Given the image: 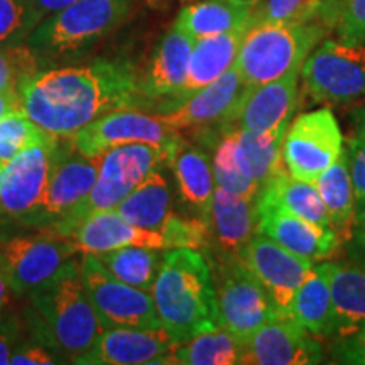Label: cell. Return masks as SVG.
Listing matches in <instances>:
<instances>
[{
    "label": "cell",
    "instance_id": "cell-48",
    "mask_svg": "<svg viewBox=\"0 0 365 365\" xmlns=\"http://www.w3.org/2000/svg\"><path fill=\"white\" fill-rule=\"evenodd\" d=\"M22 108L21 97L17 91L12 90H0V118L6 117L7 113Z\"/></svg>",
    "mask_w": 365,
    "mask_h": 365
},
{
    "label": "cell",
    "instance_id": "cell-31",
    "mask_svg": "<svg viewBox=\"0 0 365 365\" xmlns=\"http://www.w3.org/2000/svg\"><path fill=\"white\" fill-rule=\"evenodd\" d=\"M257 198L279 205L281 208L304 218L309 223L331 230L325 203L314 182L298 180L287 171H282L264 186Z\"/></svg>",
    "mask_w": 365,
    "mask_h": 365
},
{
    "label": "cell",
    "instance_id": "cell-9",
    "mask_svg": "<svg viewBox=\"0 0 365 365\" xmlns=\"http://www.w3.org/2000/svg\"><path fill=\"white\" fill-rule=\"evenodd\" d=\"M76 254L78 249L70 237L58 234L51 228L0 239V257L7 274L9 287L17 298L29 296L41 284L51 279Z\"/></svg>",
    "mask_w": 365,
    "mask_h": 365
},
{
    "label": "cell",
    "instance_id": "cell-42",
    "mask_svg": "<svg viewBox=\"0 0 365 365\" xmlns=\"http://www.w3.org/2000/svg\"><path fill=\"white\" fill-rule=\"evenodd\" d=\"M65 362L56 350L46 341L38 333L31 331V339L22 340L17 346L16 352L12 354V365H46V364H59Z\"/></svg>",
    "mask_w": 365,
    "mask_h": 365
},
{
    "label": "cell",
    "instance_id": "cell-22",
    "mask_svg": "<svg viewBox=\"0 0 365 365\" xmlns=\"http://www.w3.org/2000/svg\"><path fill=\"white\" fill-rule=\"evenodd\" d=\"M235 65L223 73L220 78L195 91L171 110L159 113L163 122L175 130L202 129L210 124H220L245 90Z\"/></svg>",
    "mask_w": 365,
    "mask_h": 365
},
{
    "label": "cell",
    "instance_id": "cell-49",
    "mask_svg": "<svg viewBox=\"0 0 365 365\" xmlns=\"http://www.w3.org/2000/svg\"><path fill=\"white\" fill-rule=\"evenodd\" d=\"M75 2H78V0H34V6L38 9L41 17H48Z\"/></svg>",
    "mask_w": 365,
    "mask_h": 365
},
{
    "label": "cell",
    "instance_id": "cell-27",
    "mask_svg": "<svg viewBox=\"0 0 365 365\" xmlns=\"http://www.w3.org/2000/svg\"><path fill=\"white\" fill-rule=\"evenodd\" d=\"M314 186L325 203L333 234L336 235L340 244H346L352 237L357 220V203H355L354 182L345 148L340 158L317 178Z\"/></svg>",
    "mask_w": 365,
    "mask_h": 365
},
{
    "label": "cell",
    "instance_id": "cell-39",
    "mask_svg": "<svg viewBox=\"0 0 365 365\" xmlns=\"http://www.w3.org/2000/svg\"><path fill=\"white\" fill-rule=\"evenodd\" d=\"M39 71V59L27 44H0V90H19Z\"/></svg>",
    "mask_w": 365,
    "mask_h": 365
},
{
    "label": "cell",
    "instance_id": "cell-53",
    "mask_svg": "<svg viewBox=\"0 0 365 365\" xmlns=\"http://www.w3.org/2000/svg\"><path fill=\"white\" fill-rule=\"evenodd\" d=\"M2 176H4V166H0V182H2Z\"/></svg>",
    "mask_w": 365,
    "mask_h": 365
},
{
    "label": "cell",
    "instance_id": "cell-30",
    "mask_svg": "<svg viewBox=\"0 0 365 365\" xmlns=\"http://www.w3.org/2000/svg\"><path fill=\"white\" fill-rule=\"evenodd\" d=\"M132 225L159 232L171 213V190L163 173L156 170L144 178L115 208Z\"/></svg>",
    "mask_w": 365,
    "mask_h": 365
},
{
    "label": "cell",
    "instance_id": "cell-50",
    "mask_svg": "<svg viewBox=\"0 0 365 365\" xmlns=\"http://www.w3.org/2000/svg\"><path fill=\"white\" fill-rule=\"evenodd\" d=\"M11 293L12 291L11 287H9L6 269H4L2 257H0V318H2V314L7 312L9 301H11Z\"/></svg>",
    "mask_w": 365,
    "mask_h": 365
},
{
    "label": "cell",
    "instance_id": "cell-6",
    "mask_svg": "<svg viewBox=\"0 0 365 365\" xmlns=\"http://www.w3.org/2000/svg\"><path fill=\"white\" fill-rule=\"evenodd\" d=\"M134 0H78L34 27L27 46L38 59L71 56L88 49L129 17Z\"/></svg>",
    "mask_w": 365,
    "mask_h": 365
},
{
    "label": "cell",
    "instance_id": "cell-51",
    "mask_svg": "<svg viewBox=\"0 0 365 365\" xmlns=\"http://www.w3.org/2000/svg\"><path fill=\"white\" fill-rule=\"evenodd\" d=\"M354 115H355V125H357V132H362V134H365V103L355 110Z\"/></svg>",
    "mask_w": 365,
    "mask_h": 365
},
{
    "label": "cell",
    "instance_id": "cell-45",
    "mask_svg": "<svg viewBox=\"0 0 365 365\" xmlns=\"http://www.w3.org/2000/svg\"><path fill=\"white\" fill-rule=\"evenodd\" d=\"M331 357L339 364L365 365V325L345 336H335Z\"/></svg>",
    "mask_w": 365,
    "mask_h": 365
},
{
    "label": "cell",
    "instance_id": "cell-14",
    "mask_svg": "<svg viewBox=\"0 0 365 365\" xmlns=\"http://www.w3.org/2000/svg\"><path fill=\"white\" fill-rule=\"evenodd\" d=\"M59 143L61 137L51 135L43 143L21 150L4 166L0 182V220L12 222L39 202L51 180Z\"/></svg>",
    "mask_w": 365,
    "mask_h": 365
},
{
    "label": "cell",
    "instance_id": "cell-37",
    "mask_svg": "<svg viewBox=\"0 0 365 365\" xmlns=\"http://www.w3.org/2000/svg\"><path fill=\"white\" fill-rule=\"evenodd\" d=\"M41 21L34 0H0V44H27Z\"/></svg>",
    "mask_w": 365,
    "mask_h": 365
},
{
    "label": "cell",
    "instance_id": "cell-36",
    "mask_svg": "<svg viewBox=\"0 0 365 365\" xmlns=\"http://www.w3.org/2000/svg\"><path fill=\"white\" fill-rule=\"evenodd\" d=\"M53 134L27 115L24 108L0 118V166L11 163L21 150L49 139Z\"/></svg>",
    "mask_w": 365,
    "mask_h": 365
},
{
    "label": "cell",
    "instance_id": "cell-41",
    "mask_svg": "<svg viewBox=\"0 0 365 365\" xmlns=\"http://www.w3.org/2000/svg\"><path fill=\"white\" fill-rule=\"evenodd\" d=\"M339 41L365 46V0H349L335 26Z\"/></svg>",
    "mask_w": 365,
    "mask_h": 365
},
{
    "label": "cell",
    "instance_id": "cell-38",
    "mask_svg": "<svg viewBox=\"0 0 365 365\" xmlns=\"http://www.w3.org/2000/svg\"><path fill=\"white\" fill-rule=\"evenodd\" d=\"M323 0H255L249 24L254 22H318Z\"/></svg>",
    "mask_w": 365,
    "mask_h": 365
},
{
    "label": "cell",
    "instance_id": "cell-17",
    "mask_svg": "<svg viewBox=\"0 0 365 365\" xmlns=\"http://www.w3.org/2000/svg\"><path fill=\"white\" fill-rule=\"evenodd\" d=\"M239 261L266 287L282 314L289 312L296 289L314 266L262 234H255Z\"/></svg>",
    "mask_w": 365,
    "mask_h": 365
},
{
    "label": "cell",
    "instance_id": "cell-12",
    "mask_svg": "<svg viewBox=\"0 0 365 365\" xmlns=\"http://www.w3.org/2000/svg\"><path fill=\"white\" fill-rule=\"evenodd\" d=\"M215 284L218 327L225 328L242 344L255 330L282 314L266 287L240 261L220 262Z\"/></svg>",
    "mask_w": 365,
    "mask_h": 365
},
{
    "label": "cell",
    "instance_id": "cell-26",
    "mask_svg": "<svg viewBox=\"0 0 365 365\" xmlns=\"http://www.w3.org/2000/svg\"><path fill=\"white\" fill-rule=\"evenodd\" d=\"M245 29L195 39L188 75H186L185 86H182L181 102L188 98L190 95H193L195 91L202 90L203 86L220 78L223 73L235 65L237 53H239L240 41L244 38Z\"/></svg>",
    "mask_w": 365,
    "mask_h": 365
},
{
    "label": "cell",
    "instance_id": "cell-21",
    "mask_svg": "<svg viewBox=\"0 0 365 365\" xmlns=\"http://www.w3.org/2000/svg\"><path fill=\"white\" fill-rule=\"evenodd\" d=\"M193 44L195 39L176 24L159 41L148 70L140 76V90L149 102L170 98L168 110L181 102Z\"/></svg>",
    "mask_w": 365,
    "mask_h": 365
},
{
    "label": "cell",
    "instance_id": "cell-23",
    "mask_svg": "<svg viewBox=\"0 0 365 365\" xmlns=\"http://www.w3.org/2000/svg\"><path fill=\"white\" fill-rule=\"evenodd\" d=\"M70 239L83 254H102L127 245L164 250L161 232L132 225L118 215L117 210H105L85 218L71 232Z\"/></svg>",
    "mask_w": 365,
    "mask_h": 365
},
{
    "label": "cell",
    "instance_id": "cell-35",
    "mask_svg": "<svg viewBox=\"0 0 365 365\" xmlns=\"http://www.w3.org/2000/svg\"><path fill=\"white\" fill-rule=\"evenodd\" d=\"M286 129L287 127L271 132L234 130L261 190L272 178L286 171L284 161H282V140H284Z\"/></svg>",
    "mask_w": 365,
    "mask_h": 365
},
{
    "label": "cell",
    "instance_id": "cell-28",
    "mask_svg": "<svg viewBox=\"0 0 365 365\" xmlns=\"http://www.w3.org/2000/svg\"><path fill=\"white\" fill-rule=\"evenodd\" d=\"M287 317L314 339L335 336V317L327 276L319 264H314L307 279L301 282L291 301Z\"/></svg>",
    "mask_w": 365,
    "mask_h": 365
},
{
    "label": "cell",
    "instance_id": "cell-40",
    "mask_svg": "<svg viewBox=\"0 0 365 365\" xmlns=\"http://www.w3.org/2000/svg\"><path fill=\"white\" fill-rule=\"evenodd\" d=\"M164 250L195 249L202 250L208 245V225L198 218H182L170 213L161 227Z\"/></svg>",
    "mask_w": 365,
    "mask_h": 365
},
{
    "label": "cell",
    "instance_id": "cell-19",
    "mask_svg": "<svg viewBox=\"0 0 365 365\" xmlns=\"http://www.w3.org/2000/svg\"><path fill=\"white\" fill-rule=\"evenodd\" d=\"M257 212L259 234L269 237L281 247L309 262L318 264L327 261L340 245L330 228L309 223L304 218L281 208L279 205L257 198Z\"/></svg>",
    "mask_w": 365,
    "mask_h": 365
},
{
    "label": "cell",
    "instance_id": "cell-52",
    "mask_svg": "<svg viewBox=\"0 0 365 365\" xmlns=\"http://www.w3.org/2000/svg\"><path fill=\"white\" fill-rule=\"evenodd\" d=\"M237 2H242V4H252V6H254L255 0H237Z\"/></svg>",
    "mask_w": 365,
    "mask_h": 365
},
{
    "label": "cell",
    "instance_id": "cell-47",
    "mask_svg": "<svg viewBox=\"0 0 365 365\" xmlns=\"http://www.w3.org/2000/svg\"><path fill=\"white\" fill-rule=\"evenodd\" d=\"M346 2H349V0H323L322 9H319V14H318L319 24L327 27V31L335 29L341 9H344Z\"/></svg>",
    "mask_w": 365,
    "mask_h": 365
},
{
    "label": "cell",
    "instance_id": "cell-10",
    "mask_svg": "<svg viewBox=\"0 0 365 365\" xmlns=\"http://www.w3.org/2000/svg\"><path fill=\"white\" fill-rule=\"evenodd\" d=\"M59 143L58 159L43 196L24 215L14 218L19 227L43 230L65 218L83 202L98 178V159L88 158L73 148L68 137ZM63 140V139H61Z\"/></svg>",
    "mask_w": 365,
    "mask_h": 365
},
{
    "label": "cell",
    "instance_id": "cell-33",
    "mask_svg": "<svg viewBox=\"0 0 365 365\" xmlns=\"http://www.w3.org/2000/svg\"><path fill=\"white\" fill-rule=\"evenodd\" d=\"M175 364L235 365L242 364V341L225 328L205 330L175 350Z\"/></svg>",
    "mask_w": 365,
    "mask_h": 365
},
{
    "label": "cell",
    "instance_id": "cell-2",
    "mask_svg": "<svg viewBox=\"0 0 365 365\" xmlns=\"http://www.w3.org/2000/svg\"><path fill=\"white\" fill-rule=\"evenodd\" d=\"M159 322L178 344L218 327L215 281L195 249H170L150 289Z\"/></svg>",
    "mask_w": 365,
    "mask_h": 365
},
{
    "label": "cell",
    "instance_id": "cell-32",
    "mask_svg": "<svg viewBox=\"0 0 365 365\" xmlns=\"http://www.w3.org/2000/svg\"><path fill=\"white\" fill-rule=\"evenodd\" d=\"M213 176L218 188L245 198H257L261 193L254 171L237 139L235 132L222 134L212 158Z\"/></svg>",
    "mask_w": 365,
    "mask_h": 365
},
{
    "label": "cell",
    "instance_id": "cell-4",
    "mask_svg": "<svg viewBox=\"0 0 365 365\" xmlns=\"http://www.w3.org/2000/svg\"><path fill=\"white\" fill-rule=\"evenodd\" d=\"M327 27L319 22H254L245 29L235 68L247 86L279 80L298 71L322 43Z\"/></svg>",
    "mask_w": 365,
    "mask_h": 365
},
{
    "label": "cell",
    "instance_id": "cell-7",
    "mask_svg": "<svg viewBox=\"0 0 365 365\" xmlns=\"http://www.w3.org/2000/svg\"><path fill=\"white\" fill-rule=\"evenodd\" d=\"M304 91L314 102L344 105L365 100V46L322 41L301 66Z\"/></svg>",
    "mask_w": 365,
    "mask_h": 365
},
{
    "label": "cell",
    "instance_id": "cell-20",
    "mask_svg": "<svg viewBox=\"0 0 365 365\" xmlns=\"http://www.w3.org/2000/svg\"><path fill=\"white\" fill-rule=\"evenodd\" d=\"M257 198H245L218 188L213 193L208 218V240L215 242L220 262L239 261L257 234Z\"/></svg>",
    "mask_w": 365,
    "mask_h": 365
},
{
    "label": "cell",
    "instance_id": "cell-34",
    "mask_svg": "<svg viewBox=\"0 0 365 365\" xmlns=\"http://www.w3.org/2000/svg\"><path fill=\"white\" fill-rule=\"evenodd\" d=\"M97 257L117 279L139 289L149 291V293L163 262L158 249L139 247V245L108 250V252L97 254Z\"/></svg>",
    "mask_w": 365,
    "mask_h": 365
},
{
    "label": "cell",
    "instance_id": "cell-16",
    "mask_svg": "<svg viewBox=\"0 0 365 365\" xmlns=\"http://www.w3.org/2000/svg\"><path fill=\"white\" fill-rule=\"evenodd\" d=\"M180 345L164 328H112L105 330L83 355L81 365L175 364Z\"/></svg>",
    "mask_w": 365,
    "mask_h": 365
},
{
    "label": "cell",
    "instance_id": "cell-5",
    "mask_svg": "<svg viewBox=\"0 0 365 365\" xmlns=\"http://www.w3.org/2000/svg\"><path fill=\"white\" fill-rule=\"evenodd\" d=\"M175 154L150 144H124L107 149L97 156L98 178L83 202L76 205L65 218L51 228L70 237L85 218L105 210H115L122 200L150 173L170 166Z\"/></svg>",
    "mask_w": 365,
    "mask_h": 365
},
{
    "label": "cell",
    "instance_id": "cell-29",
    "mask_svg": "<svg viewBox=\"0 0 365 365\" xmlns=\"http://www.w3.org/2000/svg\"><path fill=\"white\" fill-rule=\"evenodd\" d=\"M252 16V4L237 0H205L185 7L175 24L193 39L245 29Z\"/></svg>",
    "mask_w": 365,
    "mask_h": 365
},
{
    "label": "cell",
    "instance_id": "cell-44",
    "mask_svg": "<svg viewBox=\"0 0 365 365\" xmlns=\"http://www.w3.org/2000/svg\"><path fill=\"white\" fill-rule=\"evenodd\" d=\"M26 319L17 313L6 312L0 318V365L11 362L12 354L24 340Z\"/></svg>",
    "mask_w": 365,
    "mask_h": 365
},
{
    "label": "cell",
    "instance_id": "cell-3",
    "mask_svg": "<svg viewBox=\"0 0 365 365\" xmlns=\"http://www.w3.org/2000/svg\"><path fill=\"white\" fill-rule=\"evenodd\" d=\"M29 298V330L43 336L63 360L75 364L105 331L86 296L76 257L66 261Z\"/></svg>",
    "mask_w": 365,
    "mask_h": 365
},
{
    "label": "cell",
    "instance_id": "cell-24",
    "mask_svg": "<svg viewBox=\"0 0 365 365\" xmlns=\"http://www.w3.org/2000/svg\"><path fill=\"white\" fill-rule=\"evenodd\" d=\"M330 286L335 336H345L365 325V269L355 262H318Z\"/></svg>",
    "mask_w": 365,
    "mask_h": 365
},
{
    "label": "cell",
    "instance_id": "cell-15",
    "mask_svg": "<svg viewBox=\"0 0 365 365\" xmlns=\"http://www.w3.org/2000/svg\"><path fill=\"white\" fill-rule=\"evenodd\" d=\"M299 71L262 85L245 86L237 103L218 124L220 134L234 130L271 132L289 125L298 105Z\"/></svg>",
    "mask_w": 365,
    "mask_h": 365
},
{
    "label": "cell",
    "instance_id": "cell-43",
    "mask_svg": "<svg viewBox=\"0 0 365 365\" xmlns=\"http://www.w3.org/2000/svg\"><path fill=\"white\" fill-rule=\"evenodd\" d=\"M346 156H349V170L352 176L357 215L365 210V134L355 132L354 137L346 140Z\"/></svg>",
    "mask_w": 365,
    "mask_h": 365
},
{
    "label": "cell",
    "instance_id": "cell-8",
    "mask_svg": "<svg viewBox=\"0 0 365 365\" xmlns=\"http://www.w3.org/2000/svg\"><path fill=\"white\" fill-rule=\"evenodd\" d=\"M80 269L86 296L103 330L163 327L149 291L117 279L97 254H83Z\"/></svg>",
    "mask_w": 365,
    "mask_h": 365
},
{
    "label": "cell",
    "instance_id": "cell-46",
    "mask_svg": "<svg viewBox=\"0 0 365 365\" xmlns=\"http://www.w3.org/2000/svg\"><path fill=\"white\" fill-rule=\"evenodd\" d=\"M346 249H349L350 261L365 269V210L357 215L352 237L346 242Z\"/></svg>",
    "mask_w": 365,
    "mask_h": 365
},
{
    "label": "cell",
    "instance_id": "cell-18",
    "mask_svg": "<svg viewBox=\"0 0 365 365\" xmlns=\"http://www.w3.org/2000/svg\"><path fill=\"white\" fill-rule=\"evenodd\" d=\"M319 362H323V349L318 339L286 314L267 322L242 344V364L309 365Z\"/></svg>",
    "mask_w": 365,
    "mask_h": 365
},
{
    "label": "cell",
    "instance_id": "cell-25",
    "mask_svg": "<svg viewBox=\"0 0 365 365\" xmlns=\"http://www.w3.org/2000/svg\"><path fill=\"white\" fill-rule=\"evenodd\" d=\"M170 166L175 171L181 200L191 208L195 218L208 225L210 207L217 190L212 159L202 149L186 144L185 140L173 156Z\"/></svg>",
    "mask_w": 365,
    "mask_h": 365
},
{
    "label": "cell",
    "instance_id": "cell-1",
    "mask_svg": "<svg viewBox=\"0 0 365 365\" xmlns=\"http://www.w3.org/2000/svg\"><path fill=\"white\" fill-rule=\"evenodd\" d=\"M17 93L27 115L56 137H70L108 112L149 103L140 90V75L122 59L39 70L22 81Z\"/></svg>",
    "mask_w": 365,
    "mask_h": 365
},
{
    "label": "cell",
    "instance_id": "cell-11",
    "mask_svg": "<svg viewBox=\"0 0 365 365\" xmlns=\"http://www.w3.org/2000/svg\"><path fill=\"white\" fill-rule=\"evenodd\" d=\"M73 148L88 158H97L107 149L124 144H150L176 154L185 143L180 130L171 129L159 115L140 108H122L95 118L83 129L68 137Z\"/></svg>",
    "mask_w": 365,
    "mask_h": 365
},
{
    "label": "cell",
    "instance_id": "cell-13",
    "mask_svg": "<svg viewBox=\"0 0 365 365\" xmlns=\"http://www.w3.org/2000/svg\"><path fill=\"white\" fill-rule=\"evenodd\" d=\"M344 150L339 120L328 107L301 113L287 125L282 140L286 171L298 180L314 182Z\"/></svg>",
    "mask_w": 365,
    "mask_h": 365
}]
</instances>
